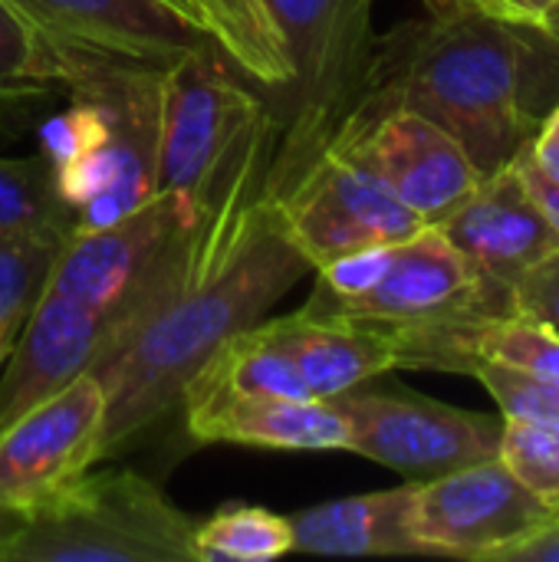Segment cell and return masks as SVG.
<instances>
[{"mask_svg": "<svg viewBox=\"0 0 559 562\" xmlns=\"http://www.w3.org/2000/svg\"><path fill=\"white\" fill-rule=\"evenodd\" d=\"M267 158L247 165L201 221H185L132 310L109 326L92 366L105 392L99 461L152 428L211 352L260 323L313 267L283 231Z\"/></svg>", "mask_w": 559, "mask_h": 562, "instance_id": "cell-1", "label": "cell"}, {"mask_svg": "<svg viewBox=\"0 0 559 562\" xmlns=\"http://www.w3.org/2000/svg\"><path fill=\"white\" fill-rule=\"evenodd\" d=\"M540 26H517L471 0H435L382 59H372L356 102L402 105L441 125L481 175L511 165L544 122Z\"/></svg>", "mask_w": 559, "mask_h": 562, "instance_id": "cell-2", "label": "cell"}, {"mask_svg": "<svg viewBox=\"0 0 559 562\" xmlns=\"http://www.w3.org/2000/svg\"><path fill=\"white\" fill-rule=\"evenodd\" d=\"M303 313L389 336L511 316V286L481 273L438 227L353 254L316 273Z\"/></svg>", "mask_w": 559, "mask_h": 562, "instance_id": "cell-3", "label": "cell"}, {"mask_svg": "<svg viewBox=\"0 0 559 562\" xmlns=\"http://www.w3.org/2000/svg\"><path fill=\"white\" fill-rule=\"evenodd\" d=\"M270 151V119L237 86L211 46L178 56L158 76V191L188 221H201L227 184Z\"/></svg>", "mask_w": 559, "mask_h": 562, "instance_id": "cell-4", "label": "cell"}, {"mask_svg": "<svg viewBox=\"0 0 559 562\" xmlns=\"http://www.w3.org/2000/svg\"><path fill=\"white\" fill-rule=\"evenodd\" d=\"M194 530L135 471H86L26 517L0 562H198Z\"/></svg>", "mask_w": 559, "mask_h": 562, "instance_id": "cell-5", "label": "cell"}, {"mask_svg": "<svg viewBox=\"0 0 559 562\" xmlns=\"http://www.w3.org/2000/svg\"><path fill=\"white\" fill-rule=\"evenodd\" d=\"M293 145V142H290ZM306 148L297 175H280L267 188L280 221L313 273L385 244L418 234L425 224L343 145L329 135Z\"/></svg>", "mask_w": 559, "mask_h": 562, "instance_id": "cell-6", "label": "cell"}, {"mask_svg": "<svg viewBox=\"0 0 559 562\" xmlns=\"http://www.w3.org/2000/svg\"><path fill=\"white\" fill-rule=\"evenodd\" d=\"M333 402L349 418V451L409 481H432L501 451L504 415L461 412L405 389H366V382Z\"/></svg>", "mask_w": 559, "mask_h": 562, "instance_id": "cell-7", "label": "cell"}, {"mask_svg": "<svg viewBox=\"0 0 559 562\" xmlns=\"http://www.w3.org/2000/svg\"><path fill=\"white\" fill-rule=\"evenodd\" d=\"M329 138L359 158L425 227H438L484 178L441 125L402 105L353 102Z\"/></svg>", "mask_w": 559, "mask_h": 562, "instance_id": "cell-8", "label": "cell"}, {"mask_svg": "<svg viewBox=\"0 0 559 562\" xmlns=\"http://www.w3.org/2000/svg\"><path fill=\"white\" fill-rule=\"evenodd\" d=\"M412 533L425 557L501 562V557L559 520L497 458L448 471L412 487Z\"/></svg>", "mask_w": 559, "mask_h": 562, "instance_id": "cell-9", "label": "cell"}, {"mask_svg": "<svg viewBox=\"0 0 559 562\" xmlns=\"http://www.w3.org/2000/svg\"><path fill=\"white\" fill-rule=\"evenodd\" d=\"M306 105L290 142H323L356 102L372 66V0H264Z\"/></svg>", "mask_w": 559, "mask_h": 562, "instance_id": "cell-10", "label": "cell"}, {"mask_svg": "<svg viewBox=\"0 0 559 562\" xmlns=\"http://www.w3.org/2000/svg\"><path fill=\"white\" fill-rule=\"evenodd\" d=\"M66 59L161 72L214 36L168 0H10Z\"/></svg>", "mask_w": 559, "mask_h": 562, "instance_id": "cell-11", "label": "cell"}, {"mask_svg": "<svg viewBox=\"0 0 559 562\" xmlns=\"http://www.w3.org/2000/svg\"><path fill=\"white\" fill-rule=\"evenodd\" d=\"M105 392L92 372L0 431V507L30 517L99 461Z\"/></svg>", "mask_w": 559, "mask_h": 562, "instance_id": "cell-12", "label": "cell"}, {"mask_svg": "<svg viewBox=\"0 0 559 562\" xmlns=\"http://www.w3.org/2000/svg\"><path fill=\"white\" fill-rule=\"evenodd\" d=\"M185 221L178 201L158 191L109 227L76 231L63 244L46 290L99 313L112 326L145 293Z\"/></svg>", "mask_w": 559, "mask_h": 562, "instance_id": "cell-13", "label": "cell"}, {"mask_svg": "<svg viewBox=\"0 0 559 562\" xmlns=\"http://www.w3.org/2000/svg\"><path fill=\"white\" fill-rule=\"evenodd\" d=\"M105 333L109 323L99 313L46 290L7 356L0 379V431L33 405L92 372Z\"/></svg>", "mask_w": 559, "mask_h": 562, "instance_id": "cell-14", "label": "cell"}, {"mask_svg": "<svg viewBox=\"0 0 559 562\" xmlns=\"http://www.w3.org/2000/svg\"><path fill=\"white\" fill-rule=\"evenodd\" d=\"M438 231L481 273L504 286H514L521 273L559 247V234L534 204L514 161L484 175Z\"/></svg>", "mask_w": 559, "mask_h": 562, "instance_id": "cell-15", "label": "cell"}, {"mask_svg": "<svg viewBox=\"0 0 559 562\" xmlns=\"http://www.w3.org/2000/svg\"><path fill=\"white\" fill-rule=\"evenodd\" d=\"M185 405L198 445H247L270 451H349V418L333 398L217 395Z\"/></svg>", "mask_w": 559, "mask_h": 562, "instance_id": "cell-16", "label": "cell"}, {"mask_svg": "<svg viewBox=\"0 0 559 562\" xmlns=\"http://www.w3.org/2000/svg\"><path fill=\"white\" fill-rule=\"evenodd\" d=\"M412 487L415 481L329 501L290 517L293 550L316 557H425L409 517Z\"/></svg>", "mask_w": 559, "mask_h": 562, "instance_id": "cell-17", "label": "cell"}, {"mask_svg": "<svg viewBox=\"0 0 559 562\" xmlns=\"http://www.w3.org/2000/svg\"><path fill=\"white\" fill-rule=\"evenodd\" d=\"M310 398H336L353 385L372 382L392 369L395 342L369 326L349 319H323L310 313H293L273 319Z\"/></svg>", "mask_w": 559, "mask_h": 562, "instance_id": "cell-18", "label": "cell"}, {"mask_svg": "<svg viewBox=\"0 0 559 562\" xmlns=\"http://www.w3.org/2000/svg\"><path fill=\"white\" fill-rule=\"evenodd\" d=\"M214 43L254 79L290 86L293 66L264 0H194Z\"/></svg>", "mask_w": 559, "mask_h": 562, "instance_id": "cell-19", "label": "cell"}, {"mask_svg": "<svg viewBox=\"0 0 559 562\" xmlns=\"http://www.w3.org/2000/svg\"><path fill=\"white\" fill-rule=\"evenodd\" d=\"M66 240V227L0 231V319L10 329L20 333L33 306L46 293Z\"/></svg>", "mask_w": 559, "mask_h": 562, "instance_id": "cell-20", "label": "cell"}, {"mask_svg": "<svg viewBox=\"0 0 559 562\" xmlns=\"http://www.w3.org/2000/svg\"><path fill=\"white\" fill-rule=\"evenodd\" d=\"M49 86H72V63L10 0H0V102Z\"/></svg>", "mask_w": 559, "mask_h": 562, "instance_id": "cell-21", "label": "cell"}, {"mask_svg": "<svg viewBox=\"0 0 559 562\" xmlns=\"http://www.w3.org/2000/svg\"><path fill=\"white\" fill-rule=\"evenodd\" d=\"M198 562H267L293 553L290 517L264 507H224L194 530Z\"/></svg>", "mask_w": 559, "mask_h": 562, "instance_id": "cell-22", "label": "cell"}, {"mask_svg": "<svg viewBox=\"0 0 559 562\" xmlns=\"http://www.w3.org/2000/svg\"><path fill=\"white\" fill-rule=\"evenodd\" d=\"M20 227H66L72 234V211L56 194L43 158H0V231Z\"/></svg>", "mask_w": 559, "mask_h": 562, "instance_id": "cell-23", "label": "cell"}, {"mask_svg": "<svg viewBox=\"0 0 559 562\" xmlns=\"http://www.w3.org/2000/svg\"><path fill=\"white\" fill-rule=\"evenodd\" d=\"M501 461L511 474L559 514V428L504 418Z\"/></svg>", "mask_w": 559, "mask_h": 562, "instance_id": "cell-24", "label": "cell"}, {"mask_svg": "<svg viewBox=\"0 0 559 562\" xmlns=\"http://www.w3.org/2000/svg\"><path fill=\"white\" fill-rule=\"evenodd\" d=\"M471 375L481 379V385L494 395L504 418L559 428V385L534 379L517 369H507L501 362H481V366H474Z\"/></svg>", "mask_w": 559, "mask_h": 562, "instance_id": "cell-25", "label": "cell"}, {"mask_svg": "<svg viewBox=\"0 0 559 562\" xmlns=\"http://www.w3.org/2000/svg\"><path fill=\"white\" fill-rule=\"evenodd\" d=\"M511 303L514 313L559 329V247L517 277V283L511 286Z\"/></svg>", "mask_w": 559, "mask_h": 562, "instance_id": "cell-26", "label": "cell"}, {"mask_svg": "<svg viewBox=\"0 0 559 562\" xmlns=\"http://www.w3.org/2000/svg\"><path fill=\"white\" fill-rule=\"evenodd\" d=\"M514 165H517V171H521V178H524V184H527L534 204L540 207V214L550 221V227L559 234V181L557 178H550V175H544L534 161H527L524 151L514 158Z\"/></svg>", "mask_w": 559, "mask_h": 562, "instance_id": "cell-27", "label": "cell"}, {"mask_svg": "<svg viewBox=\"0 0 559 562\" xmlns=\"http://www.w3.org/2000/svg\"><path fill=\"white\" fill-rule=\"evenodd\" d=\"M524 158L534 161L544 175H550V178L559 181V105H554L544 115L540 128L534 132V138L524 148Z\"/></svg>", "mask_w": 559, "mask_h": 562, "instance_id": "cell-28", "label": "cell"}, {"mask_svg": "<svg viewBox=\"0 0 559 562\" xmlns=\"http://www.w3.org/2000/svg\"><path fill=\"white\" fill-rule=\"evenodd\" d=\"M478 10L497 16V20H507V23H517V26H540L544 16L557 7L559 0H471Z\"/></svg>", "mask_w": 559, "mask_h": 562, "instance_id": "cell-29", "label": "cell"}, {"mask_svg": "<svg viewBox=\"0 0 559 562\" xmlns=\"http://www.w3.org/2000/svg\"><path fill=\"white\" fill-rule=\"evenodd\" d=\"M501 562H559V520L540 527L517 547H511Z\"/></svg>", "mask_w": 559, "mask_h": 562, "instance_id": "cell-30", "label": "cell"}, {"mask_svg": "<svg viewBox=\"0 0 559 562\" xmlns=\"http://www.w3.org/2000/svg\"><path fill=\"white\" fill-rule=\"evenodd\" d=\"M23 524H26V517H23V514L0 507V557H3V550L10 547V540L23 530Z\"/></svg>", "mask_w": 559, "mask_h": 562, "instance_id": "cell-31", "label": "cell"}, {"mask_svg": "<svg viewBox=\"0 0 559 562\" xmlns=\"http://www.w3.org/2000/svg\"><path fill=\"white\" fill-rule=\"evenodd\" d=\"M168 3H171L178 13H185L188 20H194L201 30H208V26H204V20H201V10H198V3H194V0H168Z\"/></svg>", "mask_w": 559, "mask_h": 562, "instance_id": "cell-32", "label": "cell"}, {"mask_svg": "<svg viewBox=\"0 0 559 562\" xmlns=\"http://www.w3.org/2000/svg\"><path fill=\"white\" fill-rule=\"evenodd\" d=\"M13 339H16V329H10L3 319H0V366L7 362L10 349H13Z\"/></svg>", "mask_w": 559, "mask_h": 562, "instance_id": "cell-33", "label": "cell"}, {"mask_svg": "<svg viewBox=\"0 0 559 562\" xmlns=\"http://www.w3.org/2000/svg\"><path fill=\"white\" fill-rule=\"evenodd\" d=\"M540 30H544V33H547L550 40H557V43H559V3L554 7V10H550V13H547V16H544Z\"/></svg>", "mask_w": 559, "mask_h": 562, "instance_id": "cell-34", "label": "cell"}]
</instances>
